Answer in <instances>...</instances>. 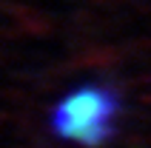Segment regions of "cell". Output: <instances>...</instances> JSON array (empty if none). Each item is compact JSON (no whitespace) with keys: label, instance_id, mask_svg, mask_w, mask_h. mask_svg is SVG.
<instances>
[{"label":"cell","instance_id":"obj_1","mask_svg":"<svg viewBox=\"0 0 151 148\" xmlns=\"http://www.w3.org/2000/svg\"><path fill=\"white\" fill-rule=\"evenodd\" d=\"M120 111L123 100L111 83H77L49 108V134L63 145L103 148L117 134Z\"/></svg>","mask_w":151,"mask_h":148}]
</instances>
